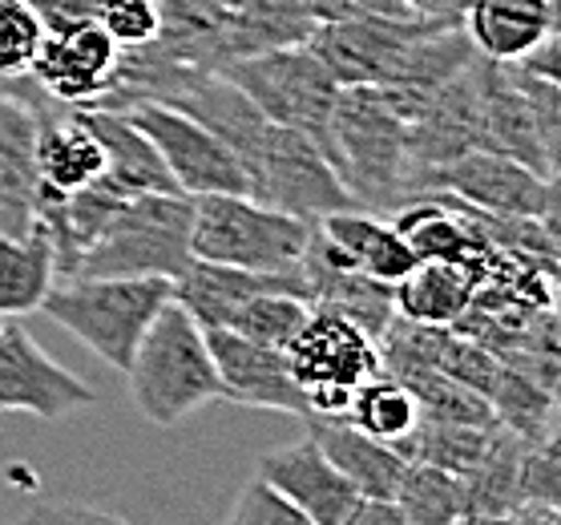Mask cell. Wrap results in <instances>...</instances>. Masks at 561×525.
<instances>
[{
  "label": "cell",
  "mask_w": 561,
  "mask_h": 525,
  "mask_svg": "<svg viewBox=\"0 0 561 525\" xmlns=\"http://www.w3.org/2000/svg\"><path fill=\"white\" fill-rule=\"evenodd\" d=\"M328 158L359 210L388 218L421 198L409 162V126L376 85L340 90L328 117Z\"/></svg>",
  "instance_id": "1"
},
{
  "label": "cell",
  "mask_w": 561,
  "mask_h": 525,
  "mask_svg": "<svg viewBox=\"0 0 561 525\" xmlns=\"http://www.w3.org/2000/svg\"><path fill=\"white\" fill-rule=\"evenodd\" d=\"M194 203L186 194H126L65 279H179L191 267Z\"/></svg>",
  "instance_id": "2"
},
{
  "label": "cell",
  "mask_w": 561,
  "mask_h": 525,
  "mask_svg": "<svg viewBox=\"0 0 561 525\" xmlns=\"http://www.w3.org/2000/svg\"><path fill=\"white\" fill-rule=\"evenodd\" d=\"M129 400L158 429H174L206 400H218V372L206 332L179 299L153 316L126 364Z\"/></svg>",
  "instance_id": "3"
},
{
  "label": "cell",
  "mask_w": 561,
  "mask_h": 525,
  "mask_svg": "<svg viewBox=\"0 0 561 525\" xmlns=\"http://www.w3.org/2000/svg\"><path fill=\"white\" fill-rule=\"evenodd\" d=\"M191 203L194 259L263 275H299L316 222L283 215L251 194H198Z\"/></svg>",
  "instance_id": "4"
},
{
  "label": "cell",
  "mask_w": 561,
  "mask_h": 525,
  "mask_svg": "<svg viewBox=\"0 0 561 525\" xmlns=\"http://www.w3.org/2000/svg\"><path fill=\"white\" fill-rule=\"evenodd\" d=\"M174 299L170 279H57L41 311L77 335L93 356L126 372L153 316Z\"/></svg>",
  "instance_id": "5"
},
{
  "label": "cell",
  "mask_w": 561,
  "mask_h": 525,
  "mask_svg": "<svg viewBox=\"0 0 561 525\" xmlns=\"http://www.w3.org/2000/svg\"><path fill=\"white\" fill-rule=\"evenodd\" d=\"M218 73L234 81L271 126L299 129L328 155V117L340 98V85L307 45L239 57L222 65Z\"/></svg>",
  "instance_id": "6"
},
{
  "label": "cell",
  "mask_w": 561,
  "mask_h": 525,
  "mask_svg": "<svg viewBox=\"0 0 561 525\" xmlns=\"http://www.w3.org/2000/svg\"><path fill=\"white\" fill-rule=\"evenodd\" d=\"M247 182L251 198L304 222H319L335 210H356L323 146L287 126H267L259 155L247 167Z\"/></svg>",
  "instance_id": "7"
},
{
  "label": "cell",
  "mask_w": 561,
  "mask_h": 525,
  "mask_svg": "<svg viewBox=\"0 0 561 525\" xmlns=\"http://www.w3.org/2000/svg\"><path fill=\"white\" fill-rule=\"evenodd\" d=\"M440 21L421 13L404 16H356V21H328L316 25L307 37V49L335 78V85H388L396 69L404 65L409 49Z\"/></svg>",
  "instance_id": "8"
},
{
  "label": "cell",
  "mask_w": 561,
  "mask_h": 525,
  "mask_svg": "<svg viewBox=\"0 0 561 525\" xmlns=\"http://www.w3.org/2000/svg\"><path fill=\"white\" fill-rule=\"evenodd\" d=\"M122 114L150 138L162 167L170 170L174 186L186 198H198V194H251L243 162L230 155L210 129L198 126L194 117L158 102H134Z\"/></svg>",
  "instance_id": "9"
},
{
  "label": "cell",
  "mask_w": 561,
  "mask_h": 525,
  "mask_svg": "<svg viewBox=\"0 0 561 525\" xmlns=\"http://www.w3.org/2000/svg\"><path fill=\"white\" fill-rule=\"evenodd\" d=\"M61 110L28 73L0 78V231H25L37 218V138Z\"/></svg>",
  "instance_id": "10"
},
{
  "label": "cell",
  "mask_w": 561,
  "mask_h": 525,
  "mask_svg": "<svg viewBox=\"0 0 561 525\" xmlns=\"http://www.w3.org/2000/svg\"><path fill=\"white\" fill-rule=\"evenodd\" d=\"M428 194H453L465 206H477L485 215H517L553 222V182L534 174L529 167L513 162L493 150H469V155L440 162L424 174V198Z\"/></svg>",
  "instance_id": "11"
},
{
  "label": "cell",
  "mask_w": 561,
  "mask_h": 525,
  "mask_svg": "<svg viewBox=\"0 0 561 525\" xmlns=\"http://www.w3.org/2000/svg\"><path fill=\"white\" fill-rule=\"evenodd\" d=\"M93 388L61 368L16 320H0V412H28L41 421H61L90 409Z\"/></svg>",
  "instance_id": "12"
},
{
  "label": "cell",
  "mask_w": 561,
  "mask_h": 525,
  "mask_svg": "<svg viewBox=\"0 0 561 525\" xmlns=\"http://www.w3.org/2000/svg\"><path fill=\"white\" fill-rule=\"evenodd\" d=\"M210 359L218 372V400H234L247 409L287 412L307 421V392L295 380L287 352L251 344L230 328H203Z\"/></svg>",
  "instance_id": "13"
},
{
  "label": "cell",
  "mask_w": 561,
  "mask_h": 525,
  "mask_svg": "<svg viewBox=\"0 0 561 525\" xmlns=\"http://www.w3.org/2000/svg\"><path fill=\"white\" fill-rule=\"evenodd\" d=\"M117 45L98 21H73L45 28L41 49L28 65V78L61 105H93L110 90L117 69Z\"/></svg>",
  "instance_id": "14"
},
{
  "label": "cell",
  "mask_w": 561,
  "mask_h": 525,
  "mask_svg": "<svg viewBox=\"0 0 561 525\" xmlns=\"http://www.w3.org/2000/svg\"><path fill=\"white\" fill-rule=\"evenodd\" d=\"M287 364H291L295 380L304 388H359L380 372V352H376V340L364 328L311 304V316H307V323L287 347Z\"/></svg>",
  "instance_id": "15"
},
{
  "label": "cell",
  "mask_w": 561,
  "mask_h": 525,
  "mask_svg": "<svg viewBox=\"0 0 561 525\" xmlns=\"http://www.w3.org/2000/svg\"><path fill=\"white\" fill-rule=\"evenodd\" d=\"M259 477L271 489H279L283 498L291 501L295 510L307 513L316 525H340L347 513L359 505V493L344 481V473L335 469L323 448L316 445V436L307 433L304 441L263 453L259 461Z\"/></svg>",
  "instance_id": "16"
},
{
  "label": "cell",
  "mask_w": 561,
  "mask_h": 525,
  "mask_svg": "<svg viewBox=\"0 0 561 525\" xmlns=\"http://www.w3.org/2000/svg\"><path fill=\"white\" fill-rule=\"evenodd\" d=\"M316 231L344 267L359 271V275H368L376 283H388V287H396V283L416 267V255L392 231V222L383 215L359 210V206L356 210H335V215L319 218Z\"/></svg>",
  "instance_id": "17"
},
{
  "label": "cell",
  "mask_w": 561,
  "mask_h": 525,
  "mask_svg": "<svg viewBox=\"0 0 561 525\" xmlns=\"http://www.w3.org/2000/svg\"><path fill=\"white\" fill-rule=\"evenodd\" d=\"M460 28L477 57L497 65L522 61L558 33V0H472Z\"/></svg>",
  "instance_id": "18"
},
{
  "label": "cell",
  "mask_w": 561,
  "mask_h": 525,
  "mask_svg": "<svg viewBox=\"0 0 561 525\" xmlns=\"http://www.w3.org/2000/svg\"><path fill=\"white\" fill-rule=\"evenodd\" d=\"M263 292L307 295V287L299 275H263V271L222 267V263H203V259H194L174 279V299L198 320V328H227L234 311Z\"/></svg>",
  "instance_id": "19"
},
{
  "label": "cell",
  "mask_w": 561,
  "mask_h": 525,
  "mask_svg": "<svg viewBox=\"0 0 561 525\" xmlns=\"http://www.w3.org/2000/svg\"><path fill=\"white\" fill-rule=\"evenodd\" d=\"M77 117L93 129V138L105 150V182L122 194H182L162 167L150 138L129 122L122 110H98V105H73Z\"/></svg>",
  "instance_id": "20"
},
{
  "label": "cell",
  "mask_w": 561,
  "mask_h": 525,
  "mask_svg": "<svg viewBox=\"0 0 561 525\" xmlns=\"http://www.w3.org/2000/svg\"><path fill=\"white\" fill-rule=\"evenodd\" d=\"M158 37L150 49L174 65L222 69L230 61V13L215 0H153Z\"/></svg>",
  "instance_id": "21"
},
{
  "label": "cell",
  "mask_w": 561,
  "mask_h": 525,
  "mask_svg": "<svg viewBox=\"0 0 561 525\" xmlns=\"http://www.w3.org/2000/svg\"><path fill=\"white\" fill-rule=\"evenodd\" d=\"M388 222L416 255V263H472L485 251V239L472 231L460 203L448 194H428V198L404 203L388 215Z\"/></svg>",
  "instance_id": "22"
},
{
  "label": "cell",
  "mask_w": 561,
  "mask_h": 525,
  "mask_svg": "<svg viewBox=\"0 0 561 525\" xmlns=\"http://www.w3.org/2000/svg\"><path fill=\"white\" fill-rule=\"evenodd\" d=\"M105 179V150L73 105L49 117L37 138V194H77Z\"/></svg>",
  "instance_id": "23"
},
{
  "label": "cell",
  "mask_w": 561,
  "mask_h": 525,
  "mask_svg": "<svg viewBox=\"0 0 561 525\" xmlns=\"http://www.w3.org/2000/svg\"><path fill=\"white\" fill-rule=\"evenodd\" d=\"M307 433L316 436L323 457L344 473V481L356 489L359 498L392 501L400 473H404V457L392 445H383L376 436L359 433L347 421H307Z\"/></svg>",
  "instance_id": "24"
},
{
  "label": "cell",
  "mask_w": 561,
  "mask_h": 525,
  "mask_svg": "<svg viewBox=\"0 0 561 525\" xmlns=\"http://www.w3.org/2000/svg\"><path fill=\"white\" fill-rule=\"evenodd\" d=\"M57 283V255L41 215L25 231H0V320L33 316Z\"/></svg>",
  "instance_id": "25"
},
{
  "label": "cell",
  "mask_w": 561,
  "mask_h": 525,
  "mask_svg": "<svg viewBox=\"0 0 561 525\" xmlns=\"http://www.w3.org/2000/svg\"><path fill=\"white\" fill-rule=\"evenodd\" d=\"M477 287H481V275L472 263H416L392 287L396 316L428 323V328H453L472 304Z\"/></svg>",
  "instance_id": "26"
},
{
  "label": "cell",
  "mask_w": 561,
  "mask_h": 525,
  "mask_svg": "<svg viewBox=\"0 0 561 525\" xmlns=\"http://www.w3.org/2000/svg\"><path fill=\"white\" fill-rule=\"evenodd\" d=\"M529 441L501 429L489 441L485 457L465 473V493H469L472 517H505L525 505L522 501V457Z\"/></svg>",
  "instance_id": "27"
},
{
  "label": "cell",
  "mask_w": 561,
  "mask_h": 525,
  "mask_svg": "<svg viewBox=\"0 0 561 525\" xmlns=\"http://www.w3.org/2000/svg\"><path fill=\"white\" fill-rule=\"evenodd\" d=\"M311 28L316 21L304 0H247L243 9L230 13V61L307 45Z\"/></svg>",
  "instance_id": "28"
},
{
  "label": "cell",
  "mask_w": 561,
  "mask_h": 525,
  "mask_svg": "<svg viewBox=\"0 0 561 525\" xmlns=\"http://www.w3.org/2000/svg\"><path fill=\"white\" fill-rule=\"evenodd\" d=\"M493 433H497V424H457L421 416L416 429L409 436H400L392 448L412 465H433V469L465 477L472 465L485 457Z\"/></svg>",
  "instance_id": "29"
},
{
  "label": "cell",
  "mask_w": 561,
  "mask_h": 525,
  "mask_svg": "<svg viewBox=\"0 0 561 525\" xmlns=\"http://www.w3.org/2000/svg\"><path fill=\"white\" fill-rule=\"evenodd\" d=\"M392 505L400 510L404 525H457L469 513L465 477L433 469V465H404L400 486L392 493Z\"/></svg>",
  "instance_id": "30"
},
{
  "label": "cell",
  "mask_w": 561,
  "mask_h": 525,
  "mask_svg": "<svg viewBox=\"0 0 561 525\" xmlns=\"http://www.w3.org/2000/svg\"><path fill=\"white\" fill-rule=\"evenodd\" d=\"M347 424H356L359 433L376 436L383 445H396L400 436H409L421 421V404L412 397L409 388L392 380L388 372H376L371 380L356 388L352 397V409L344 416Z\"/></svg>",
  "instance_id": "31"
},
{
  "label": "cell",
  "mask_w": 561,
  "mask_h": 525,
  "mask_svg": "<svg viewBox=\"0 0 561 525\" xmlns=\"http://www.w3.org/2000/svg\"><path fill=\"white\" fill-rule=\"evenodd\" d=\"M489 409H493L501 429L517 433L522 441H529V445L558 429L553 392L541 388L537 380H529V376H522V372L505 368V364H501L497 385L489 392Z\"/></svg>",
  "instance_id": "32"
},
{
  "label": "cell",
  "mask_w": 561,
  "mask_h": 525,
  "mask_svg": "<svg viewBox=\"0 0 561 525\" xmlns=\"http://www.w3.org/2000/svg\"><path fill=\"white\" fill-rule=\"evenodd\" d=\"M307 316H311V299L304 292H263L255 299H247L227 328L251 340V344L287 352L299 328L307 323Z\"/></svg>",
  "instance_id": "33"
},
{
  "label": "cell",
  "mask_w": 561,
  "mask_h": 525,
  "mask_svg": "<svg viewBox=\"0 0 561 525\" xmlns=\"http://www.w3.org/2000/svg\"><path fill=\"white\" fill-rule=\"evenodd\" d=\"M433 368L440 372V376H448V380H457L460 388L477 392L481 400H489V392H493V385H497V376H501V359L493 356L485 344H477L469 335L445 328Z\"/></svg>",
  "instance_id": "34"
},
{
  "label": "cell",
  "mask_w": 561,
  "mask_h": 525,
  "mask_svg": "<svg viewBox=\"0 0 561 525\" xmlns=\"http://www.w3.org/2000/svg\"><path fill=\"white\" fill-rule=\"evenodd\" d=\"M45 25L28 0H0V78H21L37 57Z\"/></svg>",
  "instance_id": "35"
},
{
  "label": "cell",
  "mask_w": 561,
  "mask_h": 525,
  "mask_svg": "<svg viewBox=\"0 0 561 525\" xmlns=\"http://www.w3.org/2000/svg\"><path fill=\"white\" fill-rule=\"evenodd\" d=\"M93 21L110 33L117 49H138L158 37V9L153 0H98Z\"/></svg>",
  "instance_id": "36"
},
{
  "label": "cell",
  "mask_w": 561,
  "mask_h": 525,
  "mask_svg": "<svg viewBox=\"0 0 561 525\" xmlns=\"http://www.w3.org/2000/svg\"><path fill=\"white\" fill-rule=\"evenodd\" d=\"M227 525H316L307 513H299L279 489H271L263 477H251L230 510Z\"/></svg>",
  "instance_id": "37"
},
{
  "label": "cell",
  "mask_w": 561,
  "mask_h": 525,
  "mask_svg": "<svg viewBox=\"0 0 561 525\" xmlns=\"http://www.w3.org/2000/svg\"><path fill=\"white\" fill-rule=\"evenodd\" d=\"M558 429L525 448L522 457V501L558 510Z\"/></svg>",
  "instance_id": "38"
},
{
  "label": "cell",
  "mask_w": 561,
  "mask_h": 525,
  "mask_svg": "<svg viewBox=\"0 0 561 525\" xmlns=\"http://www.w3.org/2000/svg\"><path fill=\"white\" fill-rule=\"evenodd\" d=\"M316 25L328 21H356V16H404L412 13L404 0H304Z\"/></svg>",
  "instance_id": "39"
},
{
  "label": "cell",
  "mask_w": 561,
  "mask_h": 525,
  "mask_svg": "<svg viewBox=\"0 0 561 525\" xmlns=\"http://www.w3.org/2000/svg\"><path fill=\"white\" fill-rule=\"evenodd\" d=\"M45 28H65L73 21H93L98 0H28Z\"/></svg>",
  "instance_id": "40"
},
{
  "label": "cell",
  "mask_w": 561,
  "mask_h": 525,
  "mask_svg": "<svg viewBox=\"0 0 561 525\" xmlns=\"http://www.w3.org/2000/svg\"><path fill=\"white\" fill-rule=\"evenodd\" d=\"M41 517L45 525H129L126 517L98 510V505H49V510H41Z\"/></svg>",
  "instance_id": "41"
},
{
  "label": "cell",
  "mask_w": 561,
  "mask_h": 525,
  "mask_svg": "<svg viewBox=\"0 0 561 525\" xmlns=\"http://www.w3.org/2000/svg\"><path fill=\"white\" fill-rule=\"evenodd\" d=\"M340 525H404V522H400V510H396L392 501L359 498V505Z\"/></svg>",
  "instance_id": "42"
},
{
  "label": "cell",
  "mask_w": 561,
  "mask_h": 525,
  "mask_svg": "<svg viewBox=\"0 0 561 525\" xmlns=\"http://www.w3.org/2000/svg\"><path fill=\"white\" fill-rule=\"evenodd\" d=\"M218 9H227V13H234V9H243L247 0H215Z\"/></svg>",
  "instance_id": "43"
},
{
  "label": "cell",
  "mask_w": 561,
  "mask_h": 525,
  "mask_svg": "<svg viewBox=\"0 0 561 525\" xmlns=\"http://www.w3.org/2000/svg\"><path fill=\"white\" fill-rule=\"evenodd\" d=\"M13 525H45V517H41V510H37V513H28V517H21V522H13Z\"/></svg>",
  "instance_id": "44"
},
{
  "label": "cell",
  "mask_w": 561,
  "mask_h": 525,
  "mask_svg": "<svg viewBox=\"0 0 561 525\" xmlns=\"http://www.w3.org/2000/svg\"><path fill=\"white\" fill-rule=\"evenodd\" d=\"M404 4H409V0H404ZM409 9H412V4H409Z\"/></svg>",
  "instance_id": "45"
}]
</instances>
